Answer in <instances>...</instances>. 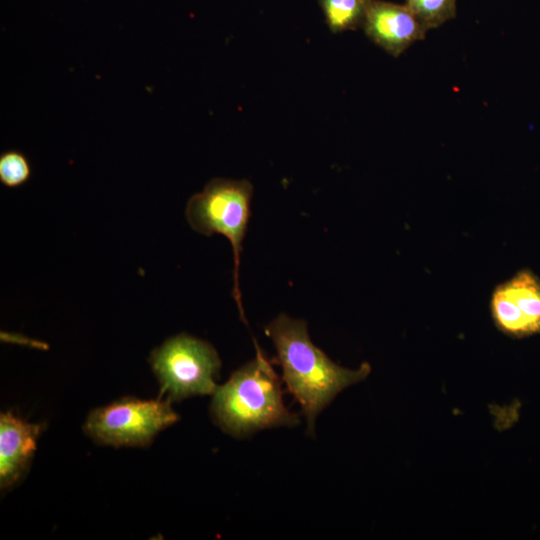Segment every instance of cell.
<instances>
[{
	"label": "cell",
	"mask_w": 540,
	"mask_h": 540,
	"mask_svg": "<svg viewBox=\"0 0 540 540\" xmlns=\"http://www.w3.org/2000/svg\"><path fill=\"white\" fill-rule=\"evenodd\" d=\"M255 357L212 394L211 415L226 433L242 438L266 428L297 425L283 402L281 379L255 342Z\"/></svg>",
	"instance_id": "cell-2"
},
{
	"label": "cell",
	"mask_w": 540,
	"mask_h": 540,
	"mask_svg": "<svg viewBox=\"0 0 540 540\" xmlns=\"http://www.w3.org/2000/svg\"><path fill=\"white\" fill-rule=\"evenodd\" d=\"M41 425L8 411L0 416V487L7 489L27 471L37 447Z\"/></svg>",
	"instance_id": "cell-8"
},
{
	"label": "cell",
	"mask_w": 540,
	"mask_h": 540,
	"mask_svg": "<svg viewBox=\"0 0 540 540\" xmlns=\"http://www.w3.org/2000/svg\"><path fill=\"white\" fill-rule=\"evenodd\" d=\"M405 5L426 30L456 16V0H406Z\"/></svg>",
	"instance_id": "cell-10"
},
{
	"label": "cell",
	"mask_w": 540,
	"mask_h": 540,
	"mask_svg": "<svg viewBox=\"0 0 540 540\" xmlns=\"http://www.w3.org/2000/svg\"><path fill=\"white\" fill-rule=\"evenodd\" d=\"M149 362L157 377L161 395L181 401L196 395H212L221 360L208 342L188 334L167 339L151 352Z\"/></svg>",
	"instance_id": "cell-4"
},
{
	"label": "cell",
	"mask_w": 540,
	"mask_h": 540,
	"mask_svg": "<svg viewBox=\"0 0 540 540\" xmlns=\"http://www.w3.org/2000/svg\"><path fill=\"white\" fill-rule=\"evenodd\" d=\"M252 194L253 186L247 180L215 178L189 199L185 210L188 224L194 231L206 236L218 233L231 243L234 257L232 295L246 324L239 289V266Z\"/></svg>",
	"instance_id": "cell-3"
},
{
	"label": "cell",
	"mask_w": 540,
	"mask_h": 540,
	"mask_svg": "<svg viewBox=\"0 0 540 540\" xmlns=\"http://www.w3.org/2000/svg\"><path fill=\"white\" fill-rule=\"evenodd\" d=\"M265 334L275 346L273 362L281 367L282 380L301 407L309 435H314L316 418L334 398L371 372L367 362L357 369L333 362L313 344L304 320L280 314L265 327Z\"/></svg>",
	"instance_id": "cell-1"
},
{
	"label": "cell",
	"mask_w": 540,
	"mask_h": 540,
	"mask_svg": "<svg viewBox=\"0 0 540 540\" xmlns=\"http://www.w3.org/2000/svg\"><path fill=\"white\" fill-rule=\"evenodd\" d=\"M31 176V167L26 156L16 150L0 155V182L8 188L25 184Z\"/></svg>",
	"instance_id": "cell-11"
},
{
	"label": "cell",
	"mask_w": 540,
	"mask_h": 540,
	"mask_svg": "<svg viewBox=\"0 0 540 540\" xmlns=\"http://www.w3.org/2000/svg\"><path fill=\"white\" fill-rule=\"evenodd\" d=\"M366 35L393 56L424 38L426 29L406 5L371 0L362 26Z\"/></svg>",
	"instance_id": "cell-7"
},
{
	"label": "cell",
	"mask_w": 540,
	"mask_h": 540,
	"mask_svg": "<svg viewBox=\"0 0 540 540\" xmlns=\"http://www.w3.org/2000/svg\"><path fill=\"white\" fill-rule=\"evenodd\" d=\"M334 33L362 27L371 0H318Z\"/></svg>",
	"instance_id": "cell-9"
},
{
	"label": "cell",
	"mask_w": 540,
	"mask_h": 540,
	"mask_svg": "<svg viewBox=\"0 0 540 540\" xmlns=\"http://www.w3.org/2000/svg\"><path fill=\"white\" fill-rule=\"evenodd\" d=\"M179 415L166 399L123 398L90 412L84 432L94 441L114 447H143Z\"/></svg>",
	"instance_id": "cell-5"
},
{
	"label": "cell",
	"mask_w": 540,
	"mask_h": 540,
	"mask_svg": "<svg viewBox=\"0 0 540 540\" xmlns=\"http://www.w3.org/2000/svg\"><path fill=\"white\" fill-rule=\"evenodd\" d=\"M490 314L496 329L508 337L540 334V278L523 269L496 285Z\"/></svg>",
	"instance_id": "cell-6"
}]
</instances>
